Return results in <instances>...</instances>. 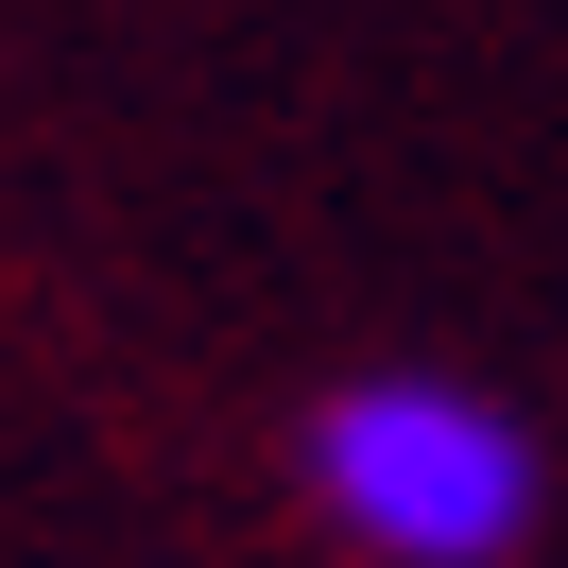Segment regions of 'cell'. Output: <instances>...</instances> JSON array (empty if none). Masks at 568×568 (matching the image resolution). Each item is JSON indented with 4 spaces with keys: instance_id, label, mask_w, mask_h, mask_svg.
I'll list each match as a JSON object with an SVG mask.
<instances>
[{
    "instance_id": "6da1fadb",
    "label": "cell",
    "mask_w": 568,
    "mask_h": 568,
    "mask_svg": "<svg viewBox=\"0 0 568 568\" xmlns=\"http://www.w3.org/2000/svg\"><path fill=\"white\" fill-rule=\"evenodd\" d=\"M293 499L362 568H534L551 534V448L499 379L448 362H362L293 414Z\"/></svg>"
}]
</instances>
